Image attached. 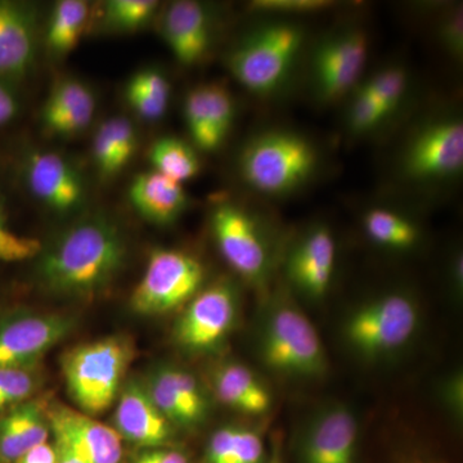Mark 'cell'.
Instances as JSON below:
<instances>
[{"instance_id": "obj_2", "label": "cell", "mask_w": 463, "mask_h": 463, "mask_svg": "<svg viewBox=\"0 0 463 463\" xmlns=\"http://www.w3.org/2000/svg\"><path fill=\"white\" fill-rule=\"evenodd\" d=\"M318 151L292 130L273 129L246 143L239 158L241 178L264 196L281 197L300 190L315 175Z\"/></svg>"}, {"instance_id": "obj_27", "label": "cell", "mask_w": 463, "mask_h": 463, "mask_svg": "<svg viewBox=\"0 0 463 463\" xmlns=\"http://www.w3.org/2000/svg\"><path fill=\"white\" fill-rule=\"evenodd\" d=\"M148 157L154 170L182 184L194 179L201 170L196 148L173 136L156 139L149 148Z\"/></svg>"}, {"instance_id": "obj_30", "label": "cell", "mask_w": 463, "mask_h": 463, "mask_svg": "<svg viewBox=\"0 0 463 463\" xmlns=\"http://www.w3.org/2000/svg\"><path fill=\"white\" fill-rule=\"evenodd\" d=\"M183 114L194 148L203 152H214L221 147L213 136L207 118L205 85H197L188 91L183 106Z\"/></svg>"}, {"instance_id": "obj_26", "label": "cell", "mask_w": 463, "mask_h": 463, "mask_svg": "<svg viewBox=\"0 0 463 463\" xmlns=\"http://www.w3.org/2000/svg\"><path fill=\"white\" fill-rule=\"evenodd\" d=\"M170 93L169 80L156 69L136 72L125 90L128 105L146 121H157L164 118L169 108Z\"/></svg>"}, {"instance_id": "obj_21", "label": "cell", "mask_w": 463, "mask_h": 463, "mask_svg": "<svg viewBox=\"0 0 463 463\" xmlns=\"http://www.w3.org/2000/svg\"><path fill=\"white\" fill-rule=\"evenodd\" d=\"M358 426L346 410L323 414L309 432L306 444V463H353Z\"/></svg>"}, {"instance_id": "obj_43", "label": "cell", "mask_w": 463, "mask_h": 463, "mask_svg": "<svg viewBox=\"0 0 463 463\" xmlns=\"http://www.w3.org/2000/svg\"><path fill=\"white\" fill-rule=\"evenodd\" d=\"M14 463H57V450L48 443L39 444L24 453Z\"/></svg>"}, {"instance_id": "obj_15", "label": "cell", "mask_w": 463, "mask_h": 463, "mask_svg": "<svg viewBox=\"0 0 463 463\" xmlns=\"http://www.w3.org/2000/svg\"><path fill=\"white\" fill-rule=\"evenodd\" d=\"M236 317V297L225 283L212 286L192 298L176 326V339L192 350L215 346L231 330Z\"/></svg>"}, {"instance_id": "obj_40", "label": "cell", "mask_w": 463, "mask_h": 463, "mask_svg": "<svg viewBox=\"0 0 463 463\" xmlns=\"http://www.w3.org/2000/svg\"><path fill=\"white\" fill-rule=\"evenodd\" d=\"M441 44L453 57H462L463 51V23L461 12L455 11L448 14L441 23L440 30Z\"/></svg>"}, {"instance_id": "obj_36", "label": "cell", "mask_w": 463, "mask_h": 463, "mask_svg": "<svg viewBox=\"0 0 463 463\" xmlns=\"http://www.w3.org/2000/svg\"><path fill=\"white\" fill-rule=\"evenodd\" d=\"M35 389V379L27 370H0V412L23 404Z\"/></svg>"}, {"instance_id": "obj_24", "label": "cell", "mask_w": 463, "mask_h": 463, "mask_svg": "<svg viewBox=\"0 0 463 463\" xmlns=\"http://www.w3.org/2000/svg\"><path fill=\"white\" fill-rule=\"evenodd\" d=\"M216 395L228 407L245 413L269 410L270 395L254 373L240 364H228L214 377Z\"/></svg>"}, {"instance_id": "obj_44", "label": "cell", "mask_w": 463, "mask_h": 463, "mask_svg": "<svg viewBox=\"0 0 463 463\" xmlns=\"http://www.w3.org/2000/svg\"><path fill=\"white\" fill-rule=\"evenodd\" d=\"M56 448V447H54ZM57 450V463H84L80 459L75 458L74 456L69 455L65 450H61L56 448Z\"/></svg>"}, {"instance_id": "obj_22", "label": "cell", "mask_w": 463, "mask_h": 463, "mask_svg": "<svg viewBox=\"0 0 463 463\" xmlns=\"http://www.w3.org/2000/svg\"><path fill=\"white\" fill-rule=\"evenodd\" d=\"M48 429L47 416L41 405L29 402L11 408L0 419V459L14 463L27 450L47 443Z\"/></svg>"}, {"instance_id": "obj_41", "label": "cell", "mask_w": 463, "mask_h": 463, "mask_svg": "<svg viewBox=\"0 0 463 463\" xmlns=\"http://www.w3.org/2000/svg\"><path fill=\"white\" fill-rule=\"evenodd\" d=\"M16 85L0 80V129L8 127L20 114L21 103Z\"/></svg>"}, {"instance_id": "obj_29", "label": "cell", "mask_w": 463, "mask_h": 463, "mask_svg": "<svg viewBox=\"0 0 463 463\" xmlns=\"http://www.w3.org/2000/svg\"><path fill=\"white\" fill-rule=\"evenodd\" d=\"M157 7L155 0H109L103 7L105 25L115 32H137L147 25Z\"/></svg>"}, {"instance_id": "obj_38", "label": "cell", "mask_w": 463, "mask_h": 463, "mask_svg": "<svg viewBox=\"0 0 463 463\" xmlns=\"http://www.w3.org/2000/svg\"><path fill=\"white\" fill-rule=\"evenodd\" d=\"M264 446L257 432L239 429L230 463H261Z\"/></svg>"}, {"instance_id": "obj_12", "label": "cell", "mask_w": 463, "mask_h": 463, "mask_svg": "<svg viewBox=\"0 0 463 463\" xmlns=\"http://www.w3.org/2000/svg\"><path fill=\"white\" fill-rule=\"evenodd\" d=\"M368 38L358 29L328 36L317 48L313 78L317 94L323 102H335L353 90L368 58Z\"/></svg>"}, {"instance_id": "obj_19", "label": "cell", "mask_w": 463, "mask_h": 463, "mask_svg": "<svg viewBox=\"0 0 463 463\" xmlns=\"http://www.w3.org/2000/svg\"><path fill=\"white\" fill-rule=\"evenodd\" d=\"M336 259V243L326 227H317L298 242L288 259L291 281L313 298L322 297L330 286Z\"/></svg>"}, {"instance_id": "obj_42", "label": "cell", "mask_w": 463, "mask_h": 463, "mask_svg": "<svg viewBox=\"0 0 463 463\" xmlns=\"http://www.w3.org/2000/svg\"><path fill=\"white\" fill-rule=\"evenodd\" d=\"M133 463H188V461L181 452L176 450L151 448L137 457Z\"/></svg>"}, {"instance_id": "obj_32", "label": "cell", "mask_w": 463, "mask_h": 463, "mask_svg": "<svg viewBox=\"0 0 463 463\" xmlns=\"http://www.w3.org/2000/svg\"><path fill=\"white\" fill-rule=\"evenodd\" d=\"M390 115L386 106L359 87L347 109V128L355 136H364L376 130Z\"/></svg>"}, {"instance_id": "obj_16", "label": "cell", "mask_w": 463, "mask_h": 463, "mask_svg": "<svg viewBox=\"0 0 463 463\" xmlns=\"http://www.w3.org/2000/svg\"><path fill=\"white\" fill-rule=\"evenodd\" d=\"M161 33L182 65L201 62L212 47V20L206 8L194 0L172 3L163 14Z\"/></svg>"}, {"instance_id": "obj_33", "label": "cell", "mask_w": 463, "mask_h": 463, "mask_svg": "<svg viewBox=\"0 0 463 463\" xmlns=\"http://www.w3.org/2000/svg\"><path fill=\"white\" fill-rule=\"evenodd\" d=\"M42 248L41 241L23 236L9 227L5 196L0 191V261L16 263L29 260L38 257Z\"/></svg>"}, {"instance_id": "obj_4", "label": "cell", "mask_w": 463, "mask_h": 463, "mask_svg": "<svg viewBox=\"0 0 463 463\" xmlns=\"http://www.w3.org/2000/svg\"><path fill=\"white\" fill-rule=\"evenodd\" d=\"M134 354L132 341L116 336L83 344L63 356L67 390L81 412L96 416L111 407Z\"/></svg>"}, {"instance_id": "obj_18", "label": "cell", "mask_w": 463, "mask_h": 463, "mask_svg": "<svg viewBox=\"0 0 463 463\" xmlns=\"http://www.w3.org/2000/svg\"><path fill=\"white\" fill-rule=\"evenodd\" d=\"M116 431L137 446L157 448L170 437V422L149 397L147 389L130 383L124 389L115 414Z\"/></svg>"}, {"instance_id": "obj_13", "label": "cell", "mask_w": 463, "mask_h": 463, "mask_svg": "<svg viewBox=\"0 0 463 463\" xmlns=\"http://www.w3.org/2000/svg\"><path fill=\"white\" fill-rule=\"evenodd\" d=\"M39 14L32 3L0 0V80L17 85L38 60Z\"/></svg>"}, {"instance_id": "obj_31", "label": "cell", "mask_w": 463, "mask_h": 463, "mask_svg": "<svg viewBox=\"0 0 463 463\" xmlns=\"http://www.w3.org/2000/svg\"><path fill=\"white\" fill-rule=\"evenodd\" d=\"M410 87L407 71L401 66L383 67L373 78L368 79L362 88L380 100L390 112L399 108Z\"/></svg>"}, {"instance_id": "obj_34", "label": "cell", "mask_w": 463, "mask_h": 463, "mask_svg": "<svg viewBox=\"0 0 463 463\" xmlns=\"http://www.w3.org/2000/svg\"><path fill=\"white\" fill-rule=\"evenodd\" d=\"M205 85L207 118L219 146L223 145L234 121V102L227 87L219 83Z\"/></svg>"}, {"instance_id": "obj_35", "label": "cell", "mask_w": 463, "mask_h": 463, "mask_svg": "<svg viewBox=\"0 0 463 463\" xmlns=\"http://www.w3.org/2000/svg\"><path fill=\"white\" fill-rule=\"evenodd\" d=\"M165 373L188 414L191 425L200 422L205 416L206 402L197 381L192 374L181 370L165 368Z\"/></svg>"}, {"instance_id": "obj_37", "label": "cell", "mask_w": 463, "mask_h": 463, "mask_svg": "<svg viewBox=\"0 0 463 463\" xmlns=\"http://www.w3.org/2000/svg\"><path fill=\"white\" fill-rule=\"evenodd\" d=\"M334 3L327 0H257L251 9L260 14H313L332 7Z\"/></svg>"}, {"instance_id": "obj_7", "label": "cell", "mask_w": 463, "mask_h": 463, "mask_svg": "<svg viewBox=\"0 0 463 463\" xmlns=\"http://www.w3.org/2000/svg\"><path fill=\"white\" fill-rule=\"evenodd\" d=\"M402 167L414 182L456 178L463 169V125L458 118H441L420 128L404 149Z\"/></svg>"}, {"instance_id": "obj_28", "label": "cell", "mask_w": 463, "mask_h": 463, "mask_svg": "<svg viewBox=\"0 0 463 463\" xmlns=\"http://www.w3.org/2000/svg\"><path fill=\"white\" fill-rule=\"evenodd\" d=\"M365 233L377 245L392 249L412 248L419 230L412 222L388 209L368 210L364 218Z\"/></svg>"}, {"instance_id": "obj_14", "label": "cell", "mask_w": 463, "mask_h": 463, "mask_svg": "<svg viewBox=\"0 0 463 463\" xmlns=\"http://www.w3.org/2000/svg\"><path fill=\"white\" fill-rule=\"evenodd\" d=\"M71 327L60 316H21L0 322V370H27Z\"/></svg>"}, {"instance_id": "obj_3", "label": "cell", "mask_w": 463, "mask_h": 463, "mask_svg": "<svg viewBox=\"0 0 463 463\" xmlns=\"http://www.w3.org/2000/svg\"><path fill=\"white\" fill-rule=\"evenodd\" d=\"M306 41L303 27L272 21L241 39L227 56V67L250 93L269 96L288 81Z\"/></svg>"}, {"instance_id": "obj_10", "label": "cell", "mask_w": 463, "mask_h": 463, "mask_svg": "<svg viewBox=\"0 0 463 463\" xmlns=\"http://www.w3.org/2000/svg\"><path fill=\"white\" fill-rule=\"evenodd\" d=\"M21 175L33 199L57 214L76 212L87 201L84 176L58 152H29L21 164Z\"/></svg>"}, {"instance_id": "obj_9", "label": "cell", "mask_w": 463, "mask_h": 463, "mask_svg": "<svg viewBox=\"0 0 463 463\" xmlns=\"http://www.w3.org/2000/svg\"><path fill=\"white\" fill-rule=\"evenodd\" d=\"M212 230L225 261L248 281L264 279L268 249L257 221L237 203L224 201L212 213Z\"/></svg>"}, {"instance_id": "obj_8", "label": "cell", "mask_w": 463, "mask_h": 463, "mask_svg": "<svg viewBox=\"0 0 463 463\" xmlns=\"http://www.w3.org/2000/svg\"><path fill=\"white\" fill-rule=\"evenodd\" d=\"M419 313L403 295H389L362 307L346 326L347 339L364 354H381L403 345L416 330Z\"/></svg>"}, {"instance_id": "obj_20", "label": "cell", "mask_w": 463, "mask_h": 463, "mask_svg": "<svg viewBox=\"0 0 463 463\" xmlns=\"http://www.w3.org/2000/svg\"><path fill=\"white\" fill-rule=\"evenodd\" d=\"M130 203L145 221L156 225H169L178 221L190 197L182 183L151 170L134 176L128 191Z\"/></svg>"}, {"instance_id": "obj_11", "label": "cell", "mask_w": 463, "mask_h": 463, "mask_svg": "<svg viewBox=\"0 0 463 463\" xmlns=\"http://www.w3.org/2000/svg\"><path fill=\"white\" fill-rule=\"evenodd\" d=\"M44 411L58 449L84 463H121L123 439L115 429L66 405L54 403Z\"/></svg>"}, {"instance_id": "obj_25", "label": "cell", "mask_w": 463, "mask_h": 463, "mask_svg": "<svg viewBox=\"0 0 463 463\" xmlns=\"http://www.w3.org/2000/svg\"><path fill=\"white\" fill-rule=\"evenodd\" d=\"M90 8L84 0H61L48 20L45 44L53 56H66L78 47L90 23Z\"/></svg>"}, {"instance_id": "obj_5", "label": "cell", "mask_w": 463, "mask_h": 463, "mask_svg": "<svg viewBox=\"0 0 463 463\" xmlns=\"http://www.w3.org/2000/svg\"><path fill=\"white\" fill-rule=\"evenodd\" d=\"M203 279L205 269L199 259L181 250H155L134 288L132 307L146 316L173 312L199 294Z\"/></svg>"}, {"instance_id": "obj_39", "label": "cell", "mask_w": 463, "mask_h": 463, "mask_svg": "<svg viewBox=\"0 0 463 463\" xmlns=\"http://www.w3.org/2000/svg\"><path fill=\"white\" fill-rule=\"evenodd\" d=\"M239 429L233 426L221 429L210 439L205 463H230Z\"/></svg>"}, {"instance_id": "obj_1", "label": "cell", "mask_w": 463, "mask_h": 463, "mask_svg": "<svg viewBox=\"0 0 463 463\" xmlns=\"http://www.w3.org/2000/svg\"><path fill=\"white\" fill-rule=\"evenodd\" d=\"M38 257L36 274L44 288L63 297H90L120 272L127 241L109 216L94 214L63 231Z\"/></svg>"}, {"instance_id": "obj_17", "label": "cell", "mask_w": 463, "mask_h": 463, "mask_svg": "<svg viewBox=\"0 0 463 463\" xmlns=\"http://www.w3.org/2000/svg\"><path fill=\"white\" fill-rule=\"evenodd\" d=\"M96 109V96L90 85L76 78H62L52 87L41 120L48 133L69 138L90 128Z\"/></svg>"}, {"instance_id": "obj_23", "label": "cell", "mask_w": 463, "mask_h": 463, "mask_svg": "<svg viewBox=\"0 0 463 463\" xmlns=\"http://www.w3.org/2000/svg\"><path fill=\"white\" fill-rule=\"evenodd\" d=\"M136 128L125 116H112L97 129L91 143L94 165L100 178L111 179L118 175L136 155Z\"/></svg>"}, {"instance_id": "obj_6", "label": "cell", "mask_w": 463, "mask_h": 463, "mask_svg": "<svg viewBox=\"0 0 463 463\" xmlns=\"http://www.w3.org/2000/svg\"><path fill=\"white\" fill-rule=\"evenodd\" d=\"M265 364L286 373L316 374L325 368L321 340L312 323L295 307H282L268 322L263 339Z\"/></svg>"}]
</instances>
